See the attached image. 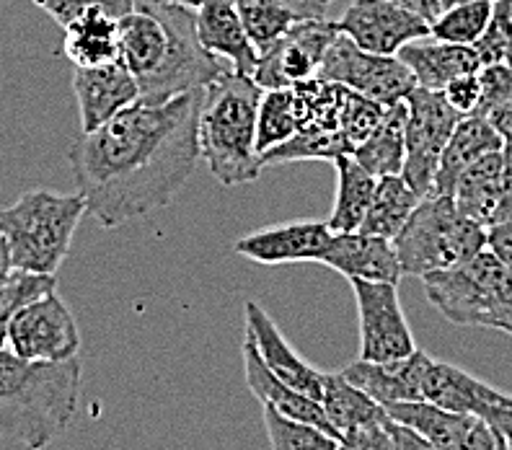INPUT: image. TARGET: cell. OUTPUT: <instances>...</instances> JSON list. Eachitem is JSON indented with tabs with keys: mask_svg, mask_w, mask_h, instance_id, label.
I'll use <instances>...</instances> for the list:
<instances>
[{
	"mask_svg": "<svg viewBox=\"0 0 512 450\" xmlns=\"http://www.w3.org/2000/svg\"><path fill=\"white\" fill-rule=\"evenodd\" d=\"M300 3H306V6H311V8H319V11H324V6H321L319 0H300Z\"/></svg>",
	"mask_w": 512,
	"mask_h": 450,
	"instance_id": "obj_49",
	"label": "cell"
},
{
	"mask_svg": "<svg viewBox=\"0 0 512 450\" xmlns=\"http://www.w3.org/2000/svg\"><path fill=\"white\" fill-rule=\"evenodd\" d=\"M321 264L339 272L347 280L391 282L399 285L404 277L394 241L381 236H370L363 231L334 233Z\"/></svg>",
	"mask_w": 512,
	"mask_h": 450,
	"instance_id": "obj_19",
	"label": "cell"
},
{
	"mask_svg": "<svg viewBox=\"0 0 512 450\" xmlns=\"http://www.w3.org/2000/svg\"><path fill=\"white\" fill-rule=\"evenodd\" d=\"M207 88L163 101L138 99L68 153L75 187L101 228L158 213L182 192L200 161L197 125Z\"/></svg>",
	"mask_w": 512,
	"mask_h": 450,
	"instance_id": "obj_1",
	"label": "cell"
},
{
	"mask_svg": "<svg viewBox=\"0 0 512 450\" xmlns=\"http://www.w3.org/2000/svg\"><path fill=\"white\" fill-rule=\"evenodd\" d=\"M404 130H406V99L386 109L381 127L365 140L363 145H357L352 156L363 163L365 169L381 179V176L401 174L406 158L404 145Z\"/></svg>",
	"mask_w": 512,
	"mask_h": 450,
	"instance_id": "obj_31",
	"label": "cell"
},
{
	"mask_svg": "<svg viewBox=\"0 0 512 450\" xmlns=\"http://www.w3.org/2000/svg\"><path fill=\"white\" fill-rule=\"evenodd\" d=\"M233 6L244 21V29L256 47V55L267 52L300 19L321 16L319 11H311V8H293L285 0H233Z\"/></svg>",
	"mask_w": 512,
	"mask_h": 450,
	"instance_id": "obj_32",
	"label": "cell"
},
{
	"mask_svg": "<svg viewBox=\"0 0 512 450\" xmlns=\"http://www.w3.org/2000/svg\"><path fill=\"white\" fill-rule=\"evenodd\" d=\"M293 94L298 107V135L267 150L259 158L264 169L295 161H334L337 156L352 153L342 135V104L347 88L316 75L295 83Z\"/></svg>",
	"mask_w": 512,
	"mask_h": 450,
	"instance_id": "obj_8",
	"label": "cell"
},
{
	"mask_svg": "<svg viewBox=\"0 0 512 450\" xmlns=\"http://www.w3.org/2000/svg\"><path fill=\"white\" fill-rule=\"evenodd\" d=\"M497 450H507V445H505V443H502V440H500V438H497Z\"/></svg>",
	"mask_w": 512,
	"mask_h": 450,
	"instance_id": "obj_51",
	"label": "cell"
},
{
	"mask_svg": "<svg viewBox=\"0 0 512 450\" xmlns=\"http://www.w3.org/2000/svg\"><path fill=\"white\" fill-rule=\"evenodd\" d=\"M86 213L81 192L52 189L24 192L11 207L0 210V233L11 251L13 269L55 275Z\"/></svg>",
	"mask_w": 512,
	"mask_h": 450,
	"instance_id": "obj_5",
	"label": "cell"
},
{
	"mask_svg": "<svg viewBox=\"0 0 512 450\" xmlns=\"http://www.w3.org/2000/svg\"><path fill=\"white\" fill-rule=\"evenodd\" d=\"M502 3H505V8L510 11V16H512V0H502Z\"/></svg>",
	"mask_w": 512,
	"mask_h": 450,
	"instance_id": "obj_50",
	"label": "cell"
},
{
	"mask_svg": "<svg viewBox=\"0 0 512 450\" xmlns=\"http://www.w3.org/2000/svg\"><path fill=\"white\" fill-rule=\"evenodd\" d=\"M494 0H466L461 6L445 8L430 24V37L450 44H469L474 47L487 32L492 19Z\"/></svg>",
	"mask_w": 512,
	"mask_h": 450,
	"instance_id": "obj_34",
	"label": "cell"
},
{
	"mask_svg": "<svg viewBox=\"0 0 512 450\" xmlns=\"http://www.w3.org/2000/svg\"><path fill=\"white\" fill-rule=\"evenodd\" d=\"M391 3H396V6L406 8V11L417 13V16H422L425 21H435L440 16V0H391Z\"/></svg>",
	"mask_w": 512,
	"mask_h": 450,
	"instance_id": "obj_45",
	"label": "cell"
},
{
	"mask_svg": "<svg viewBox=\"0 0 512 450\" xmlns=\"http://www.w3.org/2000/svg\"><path fill=\"white\" fill-rule=\"evenodd\" d=\"M319 78L357 91L378 101L383 107H394L412 94L417 83L396 55H375L357 47L350 37L339 34L326 52L319 68Z\"/></svg>",
	"mask_w": 512,
	"mask_h": 450,
	"instance_id": "obj_10",
	"label": "cell"
},
{
	"mask_svg": "<svg viewBox=\"0 0 512 450\" xmlns=\"http://www.w3.org/2000/svg\"><path fill=\"white\" fill-rule=\"evenodd\" d=\"M396 57L414 75V83L427 91H443L453 78L463 73H476L481 68L474 47L440 42L435 37H422L404 44Z\"/></svg>",
	"mask_w": 512,
	"mask_h": 450,
	"instance_id": "obj_23",
	"label": "cell"
},
{
	"mask_svg": "<svg viewBox=\"0 0 512 450\" xmlns=\"http://www.w3.org/2000/svg\"><path fill=\"white\" fill-rule=\"evenodd\" d=\"M194 16H197V37L202 47L210 55L225 57L233 65V73L254 78L259 55L233 0H202Z\"/></svg>",
	"mask_w": 512,
	"mask_h": 450,
	"instance_id": "obj_20",
	"label": "cell"
},
{
	"mask_svg": "<svg viewBox=\"0 0 512 450\" xmlns=\"http://www.w3.org/2000/svg\"><path fill=\"white\" fill-rule=\"evenodd\" d=\"M502 332H505V334H510V337H512V326H507V329H502Z\"/></svg>",
	"mask_w": 512,
	"mask_h": 450,
	"instance_id": "obj_52",
	"label": "cell"
},
{
	"mask_svg": "<svg viewBox=\"0 0 512 450\" xmlns=\"http://www.w3.org/2000/svg\"><path fill=\"white\" fill-rule=\"evenodd\" d=\"M386 109L388 107H383L378 101L347 88L342 104V135L347 140V145H350L352 153H355L357 145H363L381 127L383 117H386Z\"/></svg>",
	"mask_w": 512,
	"mask_h": 450,
	"instance_id": "obj_37",
	"label": "cell"
},
{
	"mask_svg": "<svg viewBox=\"0 0 512 450\" xmlns=\"http://www.w3.org/2000/svg\"><path fill=\"white\" fill-rule=\"evenodd\" d=\"M319 3H321V6H329L331 0H319Z\"/></svg>",
	"mask_w": 512,
	"mask_h": 450,
	"instance_id": "obj_53",
	"label": "cell"
},
{
	"mask_svg": "<svg viewBox=\"0 0 512 450\" xmlns=\"http://www.w3.org/2000/svg\"><path fill=\"white\" fill-rule=\"evenodd\" d=\"M487 119L494 125V130L500 132L502 143H505L502 150H505L507 156H512V99H507L502 107L494 109Z\"/></svg>",
	"mask_w": 512,
	"mask_h": 450,
	"instance_id": "obj_44",
	"label": "cell"
},
{
	"mask_svg": "<svg viewBox=\"0 0 512 450\" xmlns=\"http://www.w3.org/2000/svg\"><path fill=\"white\" fill-rule=\"evenodd\" d=\"M34 3L63 29L94 8H104V11L114 13L117 19L132 11V0H34Z\"/></svg>",
	"mask_w": 512,
	"mask_h": 450,
	"instance_id": "obj_38",
	"label": "cell"
},
{
	"mask_svg": "<svg viewBox=\"0 0 512 450\" xmlns=\"http://www.w3.org/2000/svg\"><path fill=\"white\" fill-rule=\"evenodd\" d=\"M63 52L73 68H101L119 60V19L104 8L65 26Z\"/></svg>",
	"mask_w": 512,
	"mask_h": 450,
	"instance_id": "obj_27",
	"label": "cell"
},
{
	"mask_svg": "<svg viewBox=\"0 0 512 450\" xmlns=\"http://www.w3.org/2000/svg\"><path fill=\"white\" fill-rule=\"evenodd\" d=\"M401 272L427 277L487 249V228L466 218L453 197H425L394 238Z\"/></svg>",
	"mask_w": 512,
	"mask_h": 450,
	"instance_id": "obj_7",
	"label": "cell"
},
{
	"mask_svg": "<svg viewBox=\"0 0 512 450\" xmlns=\"http://www.w3.org/2000/svg\"><path fill=\"white\" fill-rule=\"evenodd\" d=\"M119 60L148 101L210 88L225 73L197 37L194 8L174 0H132L119 19Z\"/></svg>",
	"mask_w": 512,
	"mask_h": 450,
	"instance_id": "obj_2",
	"label": "cell"
},
{
	"mask_svg": "<svg viewBox=\"0 0 512 450\" xmlns=\"http://www.w3.org/2000/svg\"><path fill=\"white\" fill-rule=\"evenodd\" d=\"M241 355H244V375L246 386H249L251 394L256 396V401H262V407L275 409L277 414L290 419H298V422H308V425H316L321 430L331 432L329 419H326L324 409H321L319 401L308 399V396L298 394L295 388H290L288 383L280 381L272 370L264 365L262 355L256 352V347L251 344V339H244V347H241Z\"/></svg>",
	"mask_w": 512,
	"mask_h": 450,
	"instance_id": "obj_24",
	"label": "cell"
},
{
	"mask_svg": "<svg viewBox=\"0 0 512 450\" xmlns=\"http://www.w3.org/2000/svg\"><path fill=\"white\" fill-rule=\"evenodd\" d=\"M394 450H399V445H396V448H394Z\"/></svg>",
	"mask_w": 512,
	"mask_h": 450,
	"instance_id": "obj_54",
	"label": "cell"
},
{
	"mask_svg": "<svg viewBox=\"0 0 512 450\" xmlns=\"http://www.w3.org/2000/svg\"><path fill=\"white\" fill-rule=\"evenodd\" d=\"M502 145L505 143H502L500 132L494 130L489 119L476 117V114L461 117V122L456 125V130H453V135H450L448 145L443 150L440 169L438 176H435V187H432L430 197H453L458 176L469 169L471 163L487 156V153L502 150Z\"/></svg>",
	"mask_w": 512,
	"mask_h": 450,
	"instance_id": "obj_26",
	"label": "cell"
},
{
	"mask_svg": "<svg viewBox=\"0 0 512 450\" xmlns=\"http://www.w3.org/2000/svg\"><path fill=\"white\" fill-rule=\"evenodd\" d=\"M6 347L32 363H65L78 357L81 334L65 300L50 293L13 316Z\"/></svg>",
	"mask_w": 512,
	"mask_h": 450,
	"instance_id": "obj_12",
	"label": "cell"
},
{
	"mask_svg": "<svg viewBox=\"0 0 512 450\" xmlns=\"http://www.w3.org/2000/svg\"><path fill=\"white\" fill-rule=\"evenodd\" d=\"M481 70V68H479ZM479 70L476 73H463L458 78L448 83V86L440 91L445 96L450 107L456 109L458 114L463 117H469V114L476 112L479 107V99H481V78H479Z\"/></svg>",
	"mask_w": 512,
	"mask_h": 450,
	"instance_id": "obj_40",
	"label": "cell"
},
{
	"mask_svg": "<svg viewBox=\"0 0 512 450\" xmlns=\"http://www.w3.org/2000/svg\"><path fill=\"white\" fill-rule=\"evenodd\" d=\"M461 117L440 91L417 86L406 96V158L401 176L422 200L432 194L443 150Z\"/></svg>",
	"mask_w": 512,
	"mask_h": 450,
	"instance_id": "obj_9",
	"label": "cell"
},
{
	"mask_svg": "<svg viewBox=\"0 0 512 450\" xmlns=\"http://www.w3.org/2000/svg\"><path fill=\"white\" fill-rule=\"evenodd\" d=\"M427 363H430V355L425 350H414L409 357L394 360V363L355 360L342 373L386 409L388 404H399V401H422V378H425Z\"/></svg>",
	"mask_w": 512,
	"mask_h": 450,
	"instance_id": "obj_22",
	"label": "cell"
},
{
	"mask_svg": "<svg viewBox=\"0 0 512 450\" xmlns=\"http://www.w3.org/2000/svg\"><path fill=\"white\" fill-rule=\"evenodd\" d=\"M73 91L83 132L99 130L114 114L140 99L138 81L122 60L101 68H75Z\"/></svg>",
	"mask_w": 512,
	"mask_h": 450,
	"instance_id": "obj_18",
	"label": "cell"
},
{
	"mask_svg": "<svg viewBox=\"0 0 512 450\" xmlns=\"http://www.w3.org/2000/svg\"><path fill=\"white\" fill-rule=\"evenodd\" d=\"M435 311L458 326H512V269L492 249H481L456 267L422 277Z\"/></svg>",
	"mask_w": 512,
	"mask_h": 450,
	"instance_id": "obj_6",
	"label": "cell"
},
{
	"mask_svg": "<svg viewBox=\"0 0 512 450\" xmlns=\"http://www.w3.org/2000/svg\"><path fill=\"white\" fill-rule=\"evenodd\" d=\"M321 409L329 419L331 430L337 438H344L350 432L365 430V427L381 425L386 422L388 412L370 399L363 388H357L344 373H326L324 375V394H321Z\"/></svg>",
	"mask_w": 512,
	"mask_h": 450,
	"instance_id": "obj_28",
	"label": "cell"
},
{
	"mask_svg": "<svg viewBox=\"0 0 512 450\" xmlns=\"http://www.w3.org/2000/svg\"><path fill=\"white\" fill-rule=\"evenodd\" d=\"M50 293H57L55 275H37V272H26V269H13L8 280L0 285V350H6L8 326H11L13 316L24 306Z\"/></svg>",
	"mask_w": 512,
	"mask_h": 450,
	"instance_id": "obj_35",
	"label": "cell"
},
{
	"mask_svg": "<svg viewBox=\"0 0 512 450\" xmlns=\"http://www.w3.org/2000/svg\"><path fill=\"white\" fill-rule=\"evenodd\" d=\"M453 202L466 218L476 220L484 228L500 223L505 207V153L494 150L471 163L458 176Z\"/></svg>",
	"mask_w": 512,
	"mask_h": 450,
	"instance_id": "obj_25",
	"label": "cell"
},
{
	"mask_svg": "<svg viewBox=\"0 0 512 450\" xmlns=\"http://www.w3.org/2000/svg\"><path fill=\"white\" fill-rule=\"evenodd\" d=\"M391 435H394L399 450H443L435 443H430L427 438H422V435L414 432L412 427L399 425V422H394V419H391Z\"/></svg>",
	"mask_w": 512,
	"mask_h": 450,
	"instance_id": "obj_43",
	"label": "cell"
},
{
	"mask_svg": "<svg viewBox=\"0 0 512 450\" xmlns=\"http://www.w3.org/2000/svg\"><path fill=\"white\" fill-rule=\"evenodd\" d=\"M298 135V107H295L293 86L290 88H264L256 114V153L259 158L267 150L288 143Z\"/></svg>",
	"mask_w": 512,
	"mask_h": 450,
	"instance_id": "obj_33",
	"label": "cell"
},
{
	"mask_svg": "<svg viewBox=\"0 0 512 450\" xmlns=\"http://www.w3.org/2000/svg\"><path fill=\"white\" fill-rule=\"evenodd\" d=\"M487 249H492L512 269V218L487 228Z\"/></svg>",
	"mask_w": 512,
	"mask_h": 450,
	"instance_id": "obj_42",
	"label": "cell"
},
{
	"mask_svg": "<svg viewBox=\"0 0 512 450\" xmlns=\"http://www.w3.org/2000/svg\"><path fill=\"white\" fill-rule=\"evenodd\" d=\"M13 272V262H11V251H8L6 238L0 233V285L8 280V275Z\"/></svg>",
	"mask_w": 512,
	"mask_h": 450,
	"instance_id": "obj_46",
	"label": "cell"
},
{
	"mask_svg": "<svg viewBox=\"0 0 512 450\" xmlns=\"http://www.w3.org/2000/svg\"><path fill=\"white\" fill-rule=\"evenodd\" d=\"M386 412L443 450H497V435L476 414L448 412L430 401H399L388 404Z\"/></svg>",
	"mask_w": 512,
	"mask_h": 450,
	"instance_id": "obj_15",
	"label": "cell"
},
{
	"mask_svg": "<svg viewBox=\"0 0 512 450\" xmlns=\"http://www.w3.org/2000/svg\"><path fill=\"white\" fill-rule=\"evenodd\" d=\"M264 427L272 450H337L339 438L308 422L282 417L275 409L262 407Z\"/></svg>",
	"mask_w": 512,
	"mask_h": 450,
	"instance_id": "obj_36",
	"label": "cell"
},
{
	"mask_svg": "<svg viewBox=\"0 0 512 450\" xmlns=\"http://www.w3.org/2000/svg\"><path fill=\"white\" fill-rule=\"evenodd\" d=\"M264 88L233 70H225L205 91L197 125L200 158L223 187H238L259 179L262 161L256 153V114Z\"/></svg>",
	"mask_w": 512,
	"mask_h": 450,
	"instance_id": "obj_4",
	"label": "cell"
},
{
	"mask_svg": "<svg viewBox=\"0 0 512 450\" xmlns=\"http://www.w3.org/2000/svg\"><path fill=\"white\" fill-rule=\"evenodd\" d=\"M339 37L337 21L306 16L259 55L254 81L262 88H290L319 75L326 52Z\"/></svg>",
	"mask_w": 512,
	"mask_h": 450,
	"instance_id": "obj_13",
	"label": "cell"
},
{
	"mask_svg": "<svg viewBox=\"0 0 512 450\" xmlns=\"http://www.w3.org/2000/svg\"><path fill=\"white\" fill-rule=\"evenodd\" d=\"M502 63H505L507 68L512 70V39H510V44H507V50H505V60H502Z\"/></svg>",
	"mask_w": 512,
	"mask_h": 450,
	"instance_id": "obj_47",
	"label": "cell"
},
{
	"mask_svg": "<svg viewBox=\"0 0 512 450\" xmlns=\"http://www.w3.org/2000/svg\"><path fill=\"white\" fill-rule=\"evenodd\" d=\"M81 401V360L32 363L0 350V438L42 450L73 422Z\"/></svg>",
	"mask_w": 512,
	"mask_h": 450,
	"instance_id": "obj_3",
	"label": "cell"
},
{
	"mask_svg": "<svg viewBox=\"0 0 512 450\" xmlns=\"http://www.w3.org/2000/svg\"><path fill=\"white\" fill-rule=\"evenodd\" d=\"M357 303V329L360 352L357 360L365 363H394L417 350L414 334L406 324L401 308L399 285L391 282L350 280Z\"/></svg>",
	"mask_w": 512,
	"mask_h": 450,
	"instance_id": "obj_11",
	"label": "cell"
},
{
	"mask_svg": "<svg viewBox=\"0 0 512 450\" xmlns=\"http://www.w3.org/2000/svg\"><path fill=\"white\" fill-rule=\"evenodd\" d=\"M331 163L337 169V194L329 215V228L334 233L360 231L378 179L352 153L337 156Z\"/></svg>",
	"mask_w": 512,
	"mask_h": 450,
	"instance_id": "obj_29",
	"label": "cell"
},
{
	"mask_svg": "<svg viewBox=\"0 0 512 450\" xmlns=\"http://www.w3.org/2000/svg\"><path fill=\"white\" fill-rule=\"evenodd\" d=\"M481 419H484V422L494 430V435L512 450V396L507 401H502V404L489 407L487 412L481 414Z\"/></svg>",
	"mask_w": 512,
	"mask_h": 450,
	"instance_id": "obj_41",
	"label": "cell"
},
{
	"mask_svg": "<svg viewBox=\"0 0 512 450\" xmlns=\"http://www.w3.org/2000/svg\"><path fill=\"white\" fill-rule=\"evenodd\" d=\"M334 231L329 223L319 220H293V223L267 225L254 233H246L233 244L238 257H246L256 264H300L321 262L329 249Z\"/></svg>",
	"mask_w": 512,
	"mask_h": 450,
	"instance_id": "obj_16",
	"label": "cell"
},
{
	"mask_svg": "<svg viewBox=\"0 0 512 450\" xmlns=\"http://www.w3.org/2000/svg\"><path fill=\"white\" fill-rule=\"evenodd\" d=\"M337 26L339 34L375 55H399L404 44L430 37V21L391 0H355Z\"/></svg>",
	"mask_w": 512,
	"mask_h": 450,
	"instance_id": "obj_14",
	"label": "cell"
},
{
	"mask_svg": "<svg viewBox=\"0 0 512 450\" xmlns=\"http://www.w3.org/2000/svg\"><path fill=\"white\" fill-rule=\"evenodd\" d=\"M507 450H510V448H507Z\"/></svg>",
	"mask_w": 512,
	"mask_h": 450,
	"instance_id": "obj_55",
	"label": "cell"
},
{
	"mask_svg": "<svg viewBox=\"0 0 512 450\" xmlns=\"http://www.w3.org/2000/svg\"><path fill=\"white\" fill-rule=\"evenodd\" d=\"M481 99L476 107V117L487 119L497 107H502L507 99H512V70L505 63L481 65Z\"/></svg>",
	"mask_w": 512,
	"mask_h": 450,
	"instance_id": "obj_39",
	"label": "cell"
},
{
	"mask_svg": "<svg viewBox=\"0 0 512 450\" xmlns=\"http://www.w3.org/2000/svg\"><path fill=\"white\" fill-rule=\"evenodd\" d=\"M419 202H422V197L406 184L404 176H381L375 182L373 200H370L360 231L394 241L406 225V220L412 218Z\"/></svg>",
	"mask_w": 512,
	"mask_h": 450,
	"instance_id": "obj_30",
	"label": "cell"
},
{
	"mask_svg": "<svg viewBox=\"0 0 512 450\" xmlns=\"http://www.w3.org/2000/svg\"><path fill=\"white\" fill-rule=\"evenodd\" d=\"M507 399L510 394L479 381L476 375L466 373L456 365L435 360V357H430V363H427L425 378H422V401H430L435 407L481 417L489 407Z\"/></svg>",
	"mask_w": 512,
	"mask_h": 450,
	"instance_id": "obj_21",
	"label": "cell"
},
{
	"mask_svg": "<svg viewBox=\"0 0 512 450\" xmlns=\"http://www.w3.org/2000/svg\"><path fill=\"white\" fill-rule=\"evenodd\" d=\"M174 3H182V6H189V8H197L202 3V0H174Z\"/></svg>",
	"mask_w": 512,
	"mask_h": 450,
	"instance_id": "obj_48",
	"label": "cell"
},
{
	"mask_svg": "<svg viewBox=\"0 0 512 450\" xmlns=\"http://www.w3.org/2000/svg\"><path fill=\"white\" fill-rule=\"evenodd\" d=\"M244 319L246 337L251 339L256 352L262 355L264 365H267L280 381H285L290 388H295L298 394L308 396V399L319 401L321 404L326 373H321L319 368L308 365L306 360L290 347V342L285 339V334L277 329L272 316H269L256 300H246L244 303Z\"/></svg>",
	"mask_w": 512,
	"mask_h": 450,
	"instance_id": "obj_17",
	"label": "cell"
}]
</instances>
